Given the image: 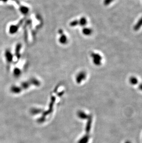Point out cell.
Masks as SVG:
<instances>
[{"label":"cell","instance_id":"6da1fadb","mask_svg":"<svg viewBox=\"0 0 142 143\" xmlns=\"http://www.w3.org/2000/svg\"><path fill=\"white\" fill-rule=\"evenodd\" d=\"M58 34L59 35L58 38L59 42L62 45H66L68 43V39L66 34L64 32V31L62 29H59L58 30Z\"/></svg>","mask_w":142,"mask_h":143},{"label":"cell","instance_id":"277c9868","mask_svg":"<svg viewBox=\"0 0 142 143\" xmlns=\"http://www.w3.org/2000/svg\"><path fill=\"white\" fill-rule=\"evenodd\" d=\"M6 60L8 64L11 63L13 61L14 55L11 52L9 49H7L5 52L4 54Z\"/></svg>","mask_w":142,"mask_h":143},{"label":"cell","instance_id":"30bf717a","mask_svg":"<svg viewBox=\"0 0 142 143\" xmlns=\"http://www.w3.org/2000/svg\"><path fill=\"white\" fill-rule=\"evenodd\" d=\"M21 74V71L18 68H15L14 70V74L15 76H18Z\"/></svg>","mask_w":142,"mask_h":143},{"label":"cell","instance_id":"8fae6325","mask_svg":"<svg viewBox=\"0 0 142 143\" xmlns=\"http://www.w3.org/2000/svg\"><path fill=\"white\" fill-rule=\"evenodd\" d=\"M113 0H104V4L106 5L109 4V3L112 2Z\"/></svg>","mask_w":142,"mask_h":143},{"label":"cell","instance_id":"7a4b0ae2","mask_svg":"<svg viewBox=\"0 0 142 143\" xmlns=\"http://www.w3.org/2000/svg\"><path fill=\"white\" fill-rule=\"evenodd\" d=\"M23 20H22L19 21L18 24L11 25L9 28V33L12 35L16 34L18 32L19 29L21 27V25L23 23Z\"/></svg>","mask_w":142,"mask_h":143},{"label":"cell","instance_id":"8992f818","mask_svg":"<svg viewBox=\"0 0 142 143\" xmlns=\"http://www.w3.org/2000/svg\"><path fill=\"white\" fill-rule=\"evenodd\" d=\"M78 21H79V26L82 27H86V25L87 24V23H88L87 19H86V17H84V16L81 17L79 19H78Z\"/></svg>","mask_w":142,"mask_h":143},{"label":"cell","instance_id":"5b68a950","mask_svg":"<svg viewBox=\"0 0 142 143\" xmlns=\"http://www.w3.org/2000/svg\"><path fill=\"white\" fill-rule=\"evenodd\" d=\"M82 33L83 35L86 36H90L93 33V30L92 29L87 27H84L82 30Z\"/></svg>","mask_w":142,"mask_h":143},{"label":"cell","instance_id":"3957f363","mask_svg":"<svg viewBox=\"0 0 142 143\" xmlns=\"http://www.w3.org/2000/svg\"><path fill=\"white\" fill-rule=\"evenodd\" d=\"M90 57L92 59L93 63L96 65H99L101 63L102 57L99 54L92 53L90 54Z\"/></svg>","mask_w":142,"mask_h":143},{"label":"cell","instance_id":"ba28073f","mask_svg":"<svg viewBox=\"0 0 142 143\" xmlns=\"http://www.w3.org/2000/svg\"><path fill=\"white\" fill-rule=\"evenodd\" d=\"M21 49V45L20 44H18L15 48V54L16 57L17 58H19L20 57V50Z\"/></svg>","mask_w":142,"mask_h":143},{"label":"cell","instance_id":"7c38bea8","mask_svg":"<svg viewBox=\"0 0 142 143\" xmlns=\"http://www.w3.org/2000/svg\"><path fill=\"white\" fill-rule=\"evenodd\" d=\"M8 0H0V1H1V2H6L8 1Z\"/></svg>","mask_w":142,"mask_h":143},{"label":"cell","instance_id":"9c48e42d","mask_svg":"<svg viewBox=\"0 0 142 143\" xmlns=\"http://www.w3.org/2000/svg\"><path fill=\"white\" fill-rule=\"evenodd\" d=\"M69 26L70 27H72L79 26L78 19H73V20H71L69 23Z\"/></svg>","mask_w":142,"mask_h":143},{"label":"cell","instance_id":"52a82bcc","mask_svg":"<svg viewBox=\"0 0 142 143\" xmlns=\"http://www.w3.org/2000/svg\"><path fill=\"white\" fill-rule=\"evenodd\" d=\"M19 11L22 14L24 15H26L28 14L29 12V8L26 6H21L19 8Z\"/></svg>","mask_w":142,"mask_h":143}]
</instances>
